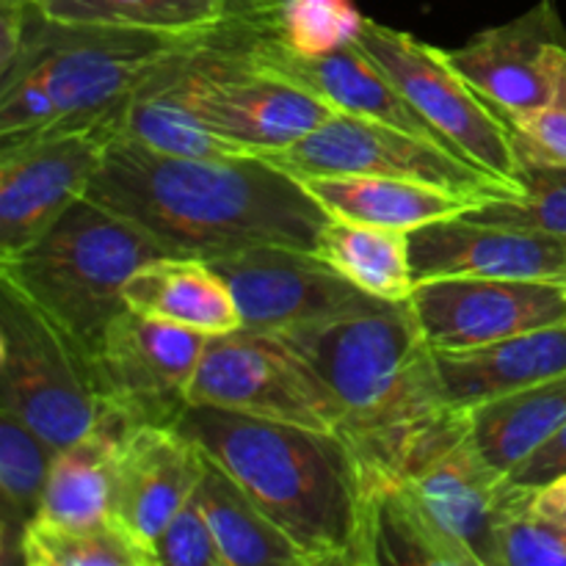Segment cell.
<instances>
[{
    "mask_svg": "<svg viewBox=\"0 0 566 566\" xmlns=\"http://www.w3.org/2000/svg\"><path fill=\"white\" fill-rule=\"evenodd\" d=\"M55 448L0 409V547L3 564L22 562V539L39 520Z\"/></svg>",
    "mask_w": 566,
    "mask_h": 566,
    "instance_id": "obj_27",
    "label": "cell"
},
{
    "mask_svg": "<svg viewBox=\"0 0 566 566\" xmlns=\"http://www.w3.org/2000/svg\"><path fill=\"white\" fill-rule=\"evenodd\" d=\"M155 566H227L197 497L186 503L153 542Z\"/></svg>",
    "mask_w": 566,
    "mask_h": 566,
    "instance_id": "obj_34",
    "label": "cell"
},
{
    "mask_svg": "<svg viewBox=\"0 0 566 566\" xmlns=\"http://www.w3.org/2000/svg\"><path fill=\"white\" fill-rule=\"evenodd\" d=\"M116 136L136 142L153 153L177 155V158H238L241 147L216 136L202 119L175 99L166 88L160 70H155L119 111Z\"/></svg>",
    "mask_w": 566,
    "mask_h": 566,
    "instance_id": "obj_29",
    "label": "cell"
},
{
    "mask_svg": "<svg viewBox=\"0 0 566 566\" xmlns=\"http://www.w3.org/2000/svg\"><path fill=\"white\" fill-rule=\"evenodd\" d=\"M329 219L412 232L434 221L468 213L484 199L448 191L429 182L374 175H310L296 177Z\"/></svg>",
    "mask_w": 566,
    "mask_h": 566,
    "instance_id": "obj_23",
    "label": "cell"
},
{
    "mask_svg": "<svg viewBox=\"0 0 566 566\" xmlns=\"http://www.w3.org/2000/svg\"><path fill=\"white\" fill-rule=\"evenodd\" d=\"M512 481L486 464L457 412L376 490L370 564L497 566Z\"/></svg>",
    "mask_w": 566,
    "mask_h": 566,
    "instance_id": "obj_5",
    "label": "cell"
},
{
    "mask_svg": "<svg viewBox=\"0 0 566 566\" xmlns=\"http://www.w3.org/2000/svg\"><path fill=\"white\" fill-rule=\"evenodd\" d=\"M210 265L230 285L247 329L287 332L379 313L396 304L365 293L307 249L258 247L210 260Z\"/></svg>",
    "mask_w": 566,
    "mask_h": 566,
    "instance_id": "obj_14",
    "label": "cell"
},
{
    "mask_svg": "<svg viewBox=\"0 0 566 566\" xmlns=\"http://www.w3.org/2000/svg\"><path fill=\"white\" fill-rule=\"evenodd\" d=\"M446 59L503 119L534 114L551 103L566 59L556 0H539L514 20L475 33L462 48L446 50Z\"/></svg>",
    "mask_w": 566,
    "mask_h": 566,
    "instance_id": "obj_16",
    "label": "cell"
},
{
    "mask_svg": "<svg viewBox=\"0 0 566 566\" xmlns=\"http://www.w3.org/2000/svg\"><path fill=\"white\" fill-rule=\"evenodd\" d=\"M133 426L125 415L103 407L97 426L61 448L50 468L39 520L61 528H92L114 517L116 464Z\"/></svg>",
    "mask_w": 566,
    "mask_h": 566,
    "instance_id": "obj_22",
    "label": "cell"
},
{
    "mask_svg": "<svg viewBox=\"0 0 566 566\" xmlns=\"http://www.w3.org/2000/svg\"><path fill=\"white\" fill-rule=\"evenodd\" d=\"M464 418L486 464L509 479L566 426V374L503 392L468 409Z\"/></svg>",
    "mask_w": 566,
    "mask_h": 566,
    "instance_id": "obj_25",
    "label": "cell"
},
{
    "mask_svg": "<svg viewBox=\"0 0 566 566\" xmlns=\"http://www.w3.org/2000/svg\"><path fill=\"white\" fill-rule=\"evenodd\" d=\"M514 147H517V182L523 197L484 199L462 216L486 224L528 227V230L566 238V164L536 153L517 133H514Z\"/></svg>",
    "mask_w": 566,
    "mask_h": 566,
    "instance_id": "obj_31",
    "label": "cell"
},
{
    "mask_svg": "<svg viewBox=\"0 0 566 566\" xmlns=\"http://www.w3.org/2000/svg\"><path fill=\"white\" fill-rule=\"evenodd\" d=\"M127 28L64 25L33 3L0 6V138L70 116L119 108L177 53L224 42Z\"/></svg>",
    "mask_w": 566,
    "mask_h": 566,
    "instance_id": "obj_4",
    "label": "cell"
},
{
    "mask_svg": "<svg viewBox=\"0 0 566 566\" xmlns=\"http://www.w3.org/2000/svg\"><path fill=\"white\" fill-rule=\"evenodd\" d=\"M243 59L258 72L282 77V81L315 94L340 114L387 122V125L453 149L442 138V133L412 108L401 88L365 55L357 42L332 50L326 55H304L287 48L274 31H263L243 44Z\"/></svg>",
    "mask_w": 566,
    "mask_h": 566,
    "instance_id": "obj_18",
    "label": "cell"
},
{
    "mask_svg": "<svg viewBox=\"0 0 566 566\" xmlns=\"http://www.w3.org/2000/svg\"><path fill=\"white\" fill-rule=\"evenodd\" d=\"M274 335L332 390L340 437L363 459L376 490L457 415L442 396L434 348L409 302Z\"/></svg>",
    "mask_w": 566,
    "mask_h": 566,
    "instance_id": "obj_3",
    "label": "cell"
},
{
    "mask_svg": "<svg viewBox=\"0 0 566 566\" xmlns=\"http://www.w3.org/2000/svg\"><path fill=\"white\" fill-rule=\"evenodd\" d=\"M562 475H566V426L542 451H536L523 468L514 470L509 481L517 486H528V490H539V486L551 484V481L562 479Z\"/></svg>",
    "mask_w": 566,
    "mask_h": 566,
    "instance_id": "obj_36",
    "label": "cell"
},
{
    "mask_svg": "<svg viewBox=\"0 0 566 566\" xmlns=\"http://www.w3.org/2000/svg\"><path fill=\"white\" fill-rule=\"evenodd\" d=\"M33 0H0V6H28Z\"/></svg>",
    "mask_w": 566,
    "mask_h": 566,
    "instance_id": "obj_38",
    "label": "cell"
},
{
    "mask_svg": "<svg viewBox=\"0 0 566 566\" xmlns=\"http://www.w3.org/2000/svg\"><path fill=\"white\" fill-rule=\"evenodd\" d=\"M177 429L243 486L310 566L370 564L376 486L340 434L193 403Z\"/></svg>",
    "mask_w": 566,
    "mask_h": 566,
    "instance_id": "obj_2",
    "label": "cell"
},
{
    "mask_svg": "<svg viewBox=\"0 0 566 566\" xmlns=\"http://www.w3.org/2000/svg\"><path fill=\"white\" fill-rule=\"evenodd\" d=\"M318 254L381 302H409L412 296L409 232L329 219L321 232Z\"/></svg>",
    "mask_w": 566,
    "mask_h": 566,
    "instance_id": "obj_28",
    "label": "cell"
},
{
    "mask_svg": "<svg viewBox=\"0 0 566 566\" xmlns=\"http://www.w3.org/2000/svg\"><path fill=\"white\" fill-rule=\"evenodd\" d=\"M25 566H155L153 545L138 539L116 517L92 528H61L44 520L22 539Z\"/></svg>",
    "mask_w": 566,
    "mask_h": 566,
    "instance_id": "obj_30",
    "label": "cell"
},
{
    "mask_svg": "<svg viewBox=\"0 0 566 566\" xmlns=\"http://www.w3.org/2000/svg\"><path fill=\"white\" fill-rule=\"evenodd\" d=\"M254 36L177 53L160 66V77L177 103L216 136L249 155H269L302 142L337 111L315 94L249 66L243 44Z\"/></svg>",
    "mask_w": 566,
    "mask_h": 566,
    "instance_id": "obj_7",
    "label": "cell"
},
{
    "mask_svg": "<svg viewBox=\"0 0 566 566\" xmlns=\"http://www.w3.org/2000/svg\"><path fill=\"white\" fill-rule=\"evenodd\" d=\"M208 337L125 310L88 359L105 407L133 426H177Z\"/></svg>",
    "mask_w": 566,
    "mask_h": 566,
    "instance_id": "obj_13",
    "label": "cell"
},
{
    "mask_svg": "<svg viewBox=\"0 0 566 566\" xmlns=\"http://www.w3.org/2000/svg\"><path fill=\"white\" fill-rule=\"evenodd\" d=\"M208 457L177 426H138L122 442L114 517L153 545L202 481Z\"/></svg>",
    "mask_w": 566,
    "mask_h": 566,
    "instance_id": "obj_19",
    "label": "cell"
},
{
    "mask_svg": "<svg viewBox=\"0 0 566 566\" xmlns=\"http://www.w3.org/2000/svg\"><path fill=\"white\" fill-rule=\"evenodd\" d=\"M122 105L0 138V260L39 241L86 197L119 133Z\"/></svg>",
    "mask_w": 566,
    "mask_h": 566,
    "instance_id": "obj_9",
    "label": "cell"
},
{
    "mask_svg": "<svg viewBox=\"0 0 566 566\" xmlns=\"http://www.w3.org/2000/svg\"><path fill=\"white\" fill-rule=\"evenodd\" d=\"M534 509L542 514V517L551 520L553 525H558V528L566 531V475L536 490Z\"/></svg>",
    "mask_w": 566,
    "mask_h": 566,
    "instance_id": "obj_37",
    "label": "cell"
},
{
    "mask_svg": "<svg viewBox=\"0 0 566 566\" xmlns=\"http://www.w3.org/2000/svg\"><path fill=\"white\" fill-rule=\"evenodd\" d=\"M103 407L88 359L0 280V409L61 451L97 426Z\"/></svg>",
    "mask_w": 566,
    "mask_h": 566,
    "instance_id": "obj_8",
    "label": "cell"
},
{
    "mask_svg": "<svg viewBox=\"0 0 566 566\" xmlns=\"http://www.w3.org/2000/svg\"><path fill=\"white\" fill-rule=\"evenodd\" d=\"M280 3L282 0H33L48 20L64 25L202 39L274 31Z\"/></svg>",
    "mask_w": 566,
    "mask_h": 566,
    "instance_id": "obj_20",
    "label": "cell"
},
{
    "mask_svg": "<svg viewBox=\"0 0 566 566\" xmlns=\"http://www.w3.org/2000/svg\"><path fill=\"white\" fill-rule=\"evenodd\" d=\"M219 407L340 434V407L318 374L274 332L208 337L188 407Z\"/></svg>",
    "mask_w": 566,
    "mask_h": 566,
    "instance_id": "obj_11",
    "label": "cell"
},
{
    "mask_svg": "<svg viewBox=\"0 0 566 566\" xmlns=\"http://www.w3.org/2000/svg\"><path fill=\"white\" fill-rule=\"evenodd\" d=\"M448 407L457 412L566 374V321L464 352H434Z\"/></svg>",
    "mask_w": 566,
    "mask_h": 566,
    "instance_id": "obj_21",
    "label": "cell"
},
{
    "mask_svg": "<svg viewBox=\"0 0 566 566\" xmlns=\"http://www.w3.org/2000/svg\"><path fill=\"white\" fill-rule=\"evenodd\" d=\"M534 495L512 484L497 523V566H566V531L536 512Z\"/></svg>",
    "mask_w": 566,
    "mask_h": 566,
    "instance_id": "obj_33",
    "label": "cell"
},
{
    "mask_svg": "<svg viewBox=\"0 0 566 566\" xmlns=\"http://www.w3.org/2000/svg\"><path fill=\"white\" fill-rule=\"evenodd\" d=\"M127 310L166 321L205 337L241 329L235 296L224 276L199 258L149 260L125 285Z\"/></svg>",
    "mask_w": 566,
    "mask_h": 566,
    "instance_id": "obj_24",
    "label": "cell"
},
{
    "mask_svg": "<svg viewBox=\"0 0 566 566\" xmlns=\"http://www.w3.org/2000/svg\"><path fill=\"white\" fill-rule=\"evenodd\" d=\"M434 352H464L566 321V282L442 276L409 296Z\"/></svg>",
    "mask_w": 566,
    "mask_h": 566,
    "instance_id": "obj_15",
    "label": "cell"
},
{
    "mask_svg": "<svg viewBox=\"0 0 566 566\" xmlns=\"http://www.w3.org/2000/svg\"><path fill=\"white\" fill-rule=\"evenodd\" d=\"M506 122L536 153L566 164V59L562 64V72H558L556 92H553L551 103L542 105L534 114L514 116V119Z\"/></svg>",
    "mask_w": 566,
    "mask_h": 566,
    "instance_id": "obj_35",
    "label": "cell"
},
{
    "mask_svg": "<svg viewBox=\"0 0 566 566\" xmlns=\"http://www.w3.org/2000/svg\"><path fill=\"white\" fill-rule=\"evenodd\" d=\"M88 199L142 227L164 252L219 260L258 247L318 254L329 213L263 155L177 158L116 136Z\"/></svg>",
    "mask_w": 566,
    "mask_h": 566,
    "instance_id": "obj_1",
    "label": "cell"
},
{
    "mask_svg": "<svg viewBox=\"0 0 566 566\" xmlns=\"http://www.w3.org/2000/svg\"><path fill=\"white\" fill-rule=\"evenodd\" d=\"M293 177L374 175L429 182L479 199H520L523 191L479 169L453 149L354 114H332L302 142L263 155Z\"/></svg>",
    "mask_w": 566,
    "mask_h": 566,
    "instance_id": "obj_12",
    "label": "cell"
},
{
    "mask_svg": "<svg viewBox=\"0 0 566 566\" xmlns=\"http://www.w3.org/2000/svg\"><path fill=\"white\" fill-rule=\"evenodd\" d=\"M357 44L464 160L523 191L517 182V147L512 127L490 99L481 97L453 70L446 50L431 48L412 33L396 31L368 17Z\"/></svg>",
    "mask_w": 566,
    "mask_h": 566,
    "instance_id": "obj_10",
    "label": "cell"
},
{
    "mask_svg": "<svg viewBox=\"0 0 566 566\" xmlns=\"http://www.w3.org/2000/svg\"><path fill=\"white\" fill-rule=\"evenodd\" d=\"M193 497L213 528L227 566H310L296 542L210 457Z\"/></svg>",
    "mask_w": 566,
    "mask_h": 566,
    "instance_id": "obj_26",
    "label": "cell"
},
{
    "mask_svg": "<svg viewBox=\"0 0 566 566\" xmlns=\"http://www.w3.org/2000/svg\"><path fill=\"white\" fill-rule=\"evenodd\" d=\"M164 254L142 227L83 197L39 241L0 260V280L92 359L111 321L127 310V280Z\"/></svg>",
    "mask_w": 566,
    "mask_h": 566,
    "instance_id": "obj_6",
    "label": "cell"
},
{
    "mask_svg": "<svg viewBox=\"0 0 566 566\" xmlns=\"http://www.w3.org/2000/svg\"><path fill=\"white\" fill-rule=\"evenodd\" d=\"M409 265L415 285L442 276L566 282V238L453 216L409 232Z\"/></svg>",
    "mask_w": 566,
    "mask_h": 566,
    "instance_id": "obj_17",
    "label": "cell"
},
{
    "mask_svg": "<svg viewBox=\"0 0 566 566\" xmlns=\"http://www.w3.org/2000/svg\"><path fill=\"white\" fill-rule=\"evenodd\" d=\"M365 17L354 0H282L274 33L304 55H326L357 42Z\"/></svg>",
    "mask_w": 566,
    "mask_h": 566,
    "instance_id": "obj_32",
    "label": "cell"
}]
</instances>
